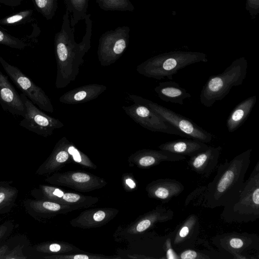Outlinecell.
Instances as JSON below:
<instances>
[{
    "instance_id": "1f68e13d",
    "label": "cell",
    "mask_w": 259,
    "mask_h": 259,
    "mask_svg": "<svg viewBox=\"0 0 259 259\" xmlns=\"http://www.w3.org/2000/svg\"><path fill=\"white\" fill-rule=\"evenodd\" d=\"M87 96V93L84 91H80L74 95V99L76 101H80L84 99Z\"/></svg>"
},
{
    "instance_id": "5bb4252c",
    "label": "cell",
    "mask_w": 259,
    "mask_h": 259,
    "mask_svg": "<svg viewBox=\"0 0 259 259\" xmlns=\"http://www.w3.org/2000/svg\"><path fill=\"white\" fill-rule=\"evenodd\" d=\"M174 212L171 209L158 205L153 210L141 215L134 224L127 227V234H137L142 233L154 227L158 223H165L172 219Z\"/></svg>"
},
{
    "instance_id": "7c38bea8",
    "label": "cell",
    "mask_w": 259,
    "mask_h": 259,
    "mask_svg": "<svg viewBox=\"0 0 259 259\" xmlns=\"http://www.w3.org/2000/svg\"><path fill=\"white\" fill-rule=\"evenodd\" d=\"M222 148L209 146L205 150L190 157L188 166L192 171L208 178L217 168Z\"/></svg>"
},
{
    "instance_id": "8992f818",
    "label": "cell",
    "mask_w": 259,
    "mask_h": 259,
    "mask_svg": "<svg viewBox=\"0 0 259 259\" xmlns=\"http://www.w3.org/2000/svg\"><path fill=\"white\" fill-rule=\"evenodd\" d=\"M0 63L16 87L34 105L45 110H52L49 100L40 87L36 85L17 67L10 64L1 56Z\"/></svg>"
},
{
    "instance_id": "44dd1931",
    "label": "cell",
    "mask_w": 259,
    "mask_h": 259,
    "mask_svg": "<svg viewBox=\"0 0 259 259\" xmlns=\"http://www.w3.org/2000/svg\"><path fill=\"white\" fill-rule=\"evenodd\" d=\"M33 10L27 9L4 18L0 20V25L16 26L24 24L32 21Z\"/></svg>"
},
{
    "instance_id": "f546056e",
    "label": "cell",
    "mask_w": 259,
    "mask_h": 259,
    "mask_svg": "<svg viewBox=\"0 0 259 259\" xmlns=\"http://www.w3.org/2000/svg\"><path fill=\"white\" fill-rule=\"evenodd\" d=\"M126 47L125 41L123 39H120L116 41L115 42L114 48L113 51L116 54H121Z\"/></svg>"
},
{
    "instance_id": "4fadbf2b",
    "label": "cell",
    "mask_w": 259,
    "mask_h": 259,
    "mask_svg": "<svg viewBox=\"0 0 259 259\" xmlns=\"http://www.w3.org/2000/svg\"><path fill=\"white\" fill-rule=\"evenodd\" d=\"M184 190V186L181 182L169 178L153 181L146 187L149 197L164 203L180 195Z\"/></svg>"
},
{
    "instance_id": "cb8c5ba5",
    "label": "cell",
    "mask_w": 259,
    "mask_h": 259,
    "mask_svg": "<svg viewBox=\"0 0 259 259\" xmlns=\"http://www.w3.org/2000/svg\"><path fill=\"white\" fill-rule=\"evenodd\" d=\"M37 10L49 19L54 10V0H32Z\"/></svg>"
},
{
    "instance_id": "d6a6232c",
    "label": "cell",
    "mask_w": 259,
    "mask_h": 259,
    "mask_svg": "<svg viewBox=\"0 0 259 259\" xmlns=\"http://www.w3.org/2000/svg\"><path fill=\"white\" fill-rule=\"evenodd\" d=\"M125 183L131 189H134L136 187V183L133 179L131 178H127L125 180Z\"/></svg>"
},
{
    "instance_id": "4dcf8cb0",
    "label": "cell",
    "mask_w": 259,
    "mask_h": 259,
    "mask_svg": "<svg viewBox=\"0 0 259 259\" xmlns=\"http://www.w3.org/2000/svg\"><path fill=\"white\" fill-rule=\"evenodd\" d=\"M23 0H0V3L9 6H17L21 4Z\"/></svg>"
},
{
    "instance_id": "ba28073f",
    "label": "cell",
    "mask_w": 259,
    "mask_h": 259,
    "mask_svg": "<svg viewBox=\"0 0 259 259\" xmlns=\"http://www.w3.org/2000/svg\"><path fill=\"white\" fill-rule=\"evenodd\" d=\"M55 183L76 191L89 192L104 187L107 182L96 176L79 171H69L56 175Z\"/></svg>"
},
{
    "instance_id": "4316f807",
    "label": "cell",
    "mask_w": 259,
    "mask_h": 259,
    "mask_svg": "<svg viewBox=\"0 0 259 259\" xmlns=\"http://www.w3.org/2000/svg\"><path fill=\"white\" fill-rule=\"evenodd\" d=\"M165 252L164 258L166 259H180L179 254L171 245V236L170 233L166 235L163 245Z\"/></svg>"
},
{
    "instance_id": "e0dca14e",
    "label": "cell",
    "mask_w": 259,
    "mask_h": 259,
    "mask_svg": "<svg viewBox=\"0 0 259 259\" xmlns=\"http://www.w3.org/2000/svg\"><path fill=\"white\" fill-rule=\"evenodd\" d=\"M208 147L205 143L187 138L164 143L158 148L181 156L192 157L205 150Z\"/></svg>"
},
{
    "instance_id": "52a82bcc",
    "label": "cell",
    "mask_w": 259,
    "mask_h": 259,
    "mask_svg": "<svg viewBox=\"0 0 259 259\" xmlns=\"http://www.w3.org/2000/svg\"><path fill=\"white\" fill-rule=\"evenodd\" d=\"M149 107L165 121L183 133L187 138L210 143L213 135L194 122L192 120L156 103L149 104Z\"/></svg>"
},
{
    "instance_id": "603a6c76",
    "label": "cell",
    "mask_w": 259,
    "mask_h": 259,
    "mask_svg": "<svg viewBox=\"0 0 259 259\" xmlns=\"http://www.w3.org/2000/svg\"><path fill=\"white\" fill-rule=\"evenodd\" d=\"M67 152L69 154L72 156V159L75 162L82 166L93 169L96 168V166L88 157L80 154L79 151L74 146H69L67 149Z\"/></svg>"
},
{
    "instance_id": "5b68a950",
    "label": "cell",
    "mask_w": 259,
    "mask_h": 259,
    "mask_svg": "<svg viewBox=\"0 0 259 259\" xmlns=\"http://www.w3.org/2000/svg\"><path fill=\"white\" fill-rule=\"evenodd\" d=\"M212 243L222 252L231 254L235 259L248 258L242 253L258 249L259 237L255 234L236 232L218 234L212 239Z\"/></svg>"
},
{
    "instance_id": "9c48e42d",
    "label": "cell",
    "mask_w": 259,
    "mask_h": 259,
    "mask_svg": "<svg viewBox=\"0 0 259 259\" xmlns=\"http://www.w3.org/2000/svg\"><path fill=\"white\" fill-rule=\"evenodd\" d=\"M199 220L195 214L188 215L170 232L171 245L177 252L193 248L199 235Z\"/></svg>"
},
{
    "instance_id": "6da1fadb",
    "label": "cell",
    "mask_w": 259,
    "mask_h": 259,
    "mask_svg": "<svg viewBox=\"0 0 259 259\" xmlns=\"http://www.w3.org/2000/svg\"><path fill=\"white\" fill-rule=\"evenodd\" d=\"M252 149L237 155L230 161L218 165L217 174L206 186L197 188L187 198L185 205L214 208L224 207L238 196L250 163Z\"/></svg>"
},
{
    "instance_id": "3957f363",
    "label": "cell",
    "mask_w": 259,
    "mask_h": 259,
    "mask_svg": "<svg viewBox=\"0 0 259 259\" xmlns=\"http://www.w3.org/2000/svg\"><path fill=\"white\" fill-rule=\"evenodd\" d=\"M248 68L244 58L234 61L222 73L210 76L202 87L200 95L201 103L211 107L218 101L223 100L233 87L242 84Z\"/></svg>"
},
{
    "instance_id": "ffe728a7",
    "label": "cell",
    "mask_w": 259,
    "mask_h": 259,
    "mask_svg": "<svg viewBox=\"0 0 259 259\" xmlns=\"http://www.w3.org/2000/svg\"><path fill=\"white\" fill-rule=\"evenodd\" d=\"M155 91L162 100L181 105L184 104L185 99L191 96L184 88L174 81L160 82Z\"/></svg>"
},
{
    "instance_id": "f1b7e54d",
    "label": "cell",
    "mask_w": 259,
    "mask_h": 259,
    "mask_svg": "<svg viewBox=\"0 0 259 259\" xmlns=\"http://www.w3.org/2000/svg\"><path fill=\"white\" fill-rule=\"evenodd\" d=\"M57 54L59 60L64 61L67 59L68 51L65 45L62 42H58L56 47Z\"/></svg>"
},
{
    "instance_id": "484cf974",
    "label": "cell",
    "mask_w": 259,
    "mask_h": 259,
    "mask_svg": "<svg viewBox=\"0 0 259 259\" xmlns=\"http://www.w3.org/2000/svg\"><path fill=\"white\" fill-rule=\"evenodd\" d=\"M69 154L65 150H60L55 155L51 162V166L53 169L59 168L69 161Z\"/></svg>"
},
{
    "instance_id": "277c9868",
    "label": "cell",
    "mask_w": 259,
    "mask_h": 259,
    "mask_svg": "<svg viewBox=\"0 0 259 259\" xmlns=\"http://www.w3.org/2000/svg\"><path fill=\"white\" fill-rule=\"evenodd\" d=\"M207 62L205 55L200 53L177 52L160 55L147 65V73L157 79H172L180 69L192 64Z\"/></svg>"
},
{
    "instance_id": "30bf717a",
    "label": "cell",
    "mask_w": 259,
    "mask_h": 259,
    "mask_svg": "<svg viewBox=\"0 0 259 259\" xmlns=\"http://www.w3.org/2000/svg\"><path fill=\"white\" fill-rule=\"evenodd\" d=\"M26 108V114L20 122L22 127L44 136L49 135L54 126V120L45 114L22 93L20 95Z\"/></svg>"
},
{
    "instance_id": "83f0119b",
    "label": "cell",
    "mask_w": 259,
    "mask_h": 259,
    "mask_svg": "<svg viewBox=\"0 0 259 259\" xmlns=\"http://www.w3.org/2000/svg\"><path fill=\"white\" fill-rule=\"evenodd\" d=\"M57 258L63 259H100V258H116L115 257H107L100 256L94 255H90L87 254L78 253L74 254H67L58 256L56 257Z\"/></svg>"
},
{
    "instance_id": "8fae6325",
    "label": "cell",
    "mask_w": 259,
    "mask_h": 259,
    "mask_svg": "<svg viewBox=\"0 0 259 259\" xmlns=\"http://www.w3.org/2000/svg\"><path fill=\"white\" fill-rule=\"evenodd\" d=\"M0 105L3 109L13 115L24 117L26 108L20 95L7 76L0 71Z\"/></svg>"
},
{
    "instance_id": "ac0fdd59",
    "label": "cell",
    "mask_w": 259,
    "mask_h": 259,
    "mask_svg": "<svg viewBox=\"0 0 259 259\" xmlns=\"http://www.w3.org/2000/svg\"><path fill=\"white\" fill-rule=\"evenodd\" d=\"M185 156L165 150H146L141 152L135 159V164L141 168H148L162 162H177L186 159Z\"/></svg>"
},
{
    "instance_id": "836d02e7",
    "label": "cell",
    "mask_w": 259,
    "mask_h": 259,
    "mask_svg": "<svg viewBox=\"0 0 259 259\" xmlns=\"http://www.w3.org/2000/svg\"><path fill=\"white\" fill-rule=\"evenodd\" d=\"M5 197V194L4 193H0V203L4 200Z\"/></svg>"
},
{
    "instance_id": "d6986e66",
    "label": "cell",
    "mask_w": 259,
    "mask_h": 259,
    "mask_svg": "<svg viewBox=\"0 0 259 259\" xmlns=\"http://www.w3.org/2000/svg\"><path fill=\"white\" fill-rule=\"evenodd\" d=\"M256 96H252L238 104L230 113L226 121L229 133L238 129L246 120L254 106Z\"/></svg>"
},
{
    "instance_id": "7a4b0ae2",
    "label": "cell",
    "mask_w": 259,
    "mask_h": 259,
    "mask_svg": "<svg viewBox=\"0 0 259 259\" xmlns=\"http://www.w3.org/2000/svg\"><path fill=\"white\" fill-rule=\"evenodd\" d=\"M221 219L228 223H248L259 218V162L244 181L237 198L224 206Z\"/></svg>"
},
{
    "instance_id": "7402d4cb",
    "label": "cell",
    "mask_w": 259,
    "mask_h": 259,
    "mask_svg": "<svg viewBox=\"0 0 259 259\" xmlns=\"http://www.w3.org/2000/svg\"><path fill=\"white\" fill-rule=\"evenodd\" d=\"M0 44L19 50H23L27 46L24 40L2 30H0Z\"/></svg>"
},
{
    "instance_id": "9a60e30c",
    "label": "cell",
    "mask_w": 259,
    "mask_h": 259,
    "mask_svg": "<svg viewBox=\"0 0 259 259\" xmlns=\"http://www.w3.org/2000/svg\"><path fill=\"white\" fill-rule=\"evenodd\" d=\"M114 208H102L82 211L70 221L73 227L87 229L102 226L108 223L118 213Z\"/></svg>"
},
{
    "instance_id": "d4e9b609",
    "label": "cell",
    "mask_w": 259,
    "mask_h": 259,
    "mask_svg": "<svg viewBox=\"0 0 259 259\" xmlns=\"http://www.w3.org/2000/svg\"><path fill=\"white\" fill-rule=\"evenodd\" d=\"M180 259H210L212 257L202 251L193 248L184 249L178 253Z\"/></svg>"
},
{
    "instance_id": "2e32d148",
    "label": "cell",
    "mask_w": 259,
    "mask_h": 259,
    "mask_svg": "<svg viewBox=\"0 0 259 259\" xmlns=\"http://www.w3.org/2000/svg\"><path fill=\"white\" fill-rule=\"evenodd\" d=\"M45 192L48 197L54 202L73 206L77 209L92 206L99 200L97 197L66 192L54 187H46Z\"/></svg>"
}]
</instances>
